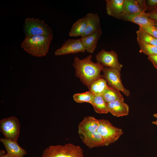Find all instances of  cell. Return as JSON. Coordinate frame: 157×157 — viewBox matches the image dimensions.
<instances>
[{"label": "cell", "mask_w": 157, "mask_h": 157, "mask_svg": "<svg viewBox=\"0 0 157 157\" xmlns=\"http://www.w3.org/2000/svg\"><path fill=\"white\" fill-rule=\"evenodd\" d=\"M92 55L83 59L75 57L73 64L75 75L89 90L92 84L97 80L103 78L100 74L104 66L100 63L92 60Z\"/></svg>", "instance_id": "6da1fadb"}, {"label": "cell", "mask_w": 157, "mask_h": 157, "mask_svg": "<svg viewBox=\"0 0 157 157\" xmlns=\"http://www.w3.org/2000/svg\"><path fill=\"white\" fill-rule=\"evenodd\" d=\"M53 36V35H37L25 38L21 44V47L33 56H44L48 52Z\"/></svg>", "instance_id": "7a4b0ae2"}, {"label": "cell", "mask_w": 157, "mask_h": 157, "mask_svg": "<svg viewBox=\"0 0 157 157\" xmlns=\"http://www.w3.org/2000/svg\"><path fill=\"white\" fill-rule=\"evenodd\" d=\"M41 157H84L81 147L71 143L50 145L45 149Z\"/></svg>", "instance_id": "3957f363"}, {"label": "cell", "mask_w": 157, "mask_h": 157, "mask_svg": "<svg viewBox=\"0 0 157 157\" xmlns=\"http://www.w3.org/2000/svg\"><path fill=\"white\" fill-rule=\"evenodd\" d=\"M23 30L25 38L53 35V31L48 24L44 20L38 18H26L24 21Z\"/></svg>", "instance_id": "277c9868"}, {"label": "cell", "mask_w": 157, "mask_h": 157, "mask_svg": "<svg viewBox=\"0 0 157 157\" xmlns=\"http://www.w3.org/2000/svg\"><path fill=\"white\" fill-rule=\"evenodd\" d=\"M98 122L97 131L103 137L106 146L115 142L123 133L122 129L115 126L108 120L100 119Z\"/></svg>", "instance_id": "5b68a950"}, {"label": "cell", "mask_w": 157, "mask_h": 157, "mask_svg": "<svg viewBox=\"0 0 157 157\" xmlns=\"http://www.w3.org/2000/svg\"><path fill=\"white\" fill-rule=\"evenodd\" d=\"M0 129L5 138L17 142L20 132V125L16 117L12 116L0 120Z\"/></svg>", "instance_id": "8992f818"}, {"label": "cell", "mask_w": 157, "mask_h": 157, "mask_svg": "<svg viewBox=\"0 0 157 157\" xmlns=\"http://www.w3.org/2000/svg\"><path fill=\"white\" fill-rule=\"evenodd\" d=\"M102 71L103 77L106 80L108 85L122 92L126 96H129V90L125 88L122 84L120 78L121 70L118 69L104 67Z\"/></svg>", "instance_id": "52a82bcc"}, {"label": "cell", "mask_w": 157, "mask_h": 157, "mask_svg": "<svg viewBox=\"0 0 157 157\" xmlns=\"http://www.w3.org/2000/svg\"><path fill=\"white\" fill-rule=\"evenodd\" d=\"M97 62L105 67L118 69L121 70L122 65L119 62L117 53L114 51H110L101 50L96 56Z\"/></svg>", "instance_id": "ba28073f"}, {"label": "cell", "mask_w": 157, "mask_h": 157, "mask_svg": "<svg viewBox=\"0 0 157 157\" xmlns=\"http://www.w3.org/2000/svg\"><path fill=\"white\" fill-rule=\"evenodd\" d=\"M85 50L80 38L69 39L63 43L62 46L55 52L56 56H60L71 53L84 52Z\"/></svg>", "instance_id": "9c48e42d"}, {"label": "cell", "mask_w": 157, "mask_h": 157, "mask_svg": "<svg viewBox=\"0 0 157 157\" xmlns=\"http://www.w3.org/2000/svg\"><path fill=\"white\" fill-rule=\"evenodd\" d=\"M148 9L146 1L141 0H125L123 12L120 18L128 15L146 13Z\"/></svg>", "instance_id": "30bf717a"}, {"label": "cell", "mask_w": 157, "mask_h": 157, "mask_svg": "<svg viewBox=\"0 0 157 157\" xmlns=\"http://www.w3.org/2000/svg\"><path fill=\"white\" fill-rule=\"evenodd\" d=\"M78 134L82 142L90 148L106 146L103 137L97 131Z\"/></svg>", "instance_id": "8fae6325"}, {"label": "cell", "mask_w": 157, "mask_h": 157, "mask_svg": "<svg viewBox=\"0 0 157 157\" xmlns=\"http://www.w3.org/2000/svg\"><path fill=\"white\" fill-rule=\"evenodd\" d=\"M120 19L134 23L138 25L139 26L156 24V21L149 18L148 13L131 14L123 16Z\"/></svg>", "instance_id": "7c38bea8"}, {"label": "cell", "mask_w": 157, "mask_h": 157, "mask_svg": "<svg viewBox=\"0 0 157 157\" xmlns=\"http://www.w3.org/2000/svg\"><path fill=\"white\" fill-rule=\"evenodd\" d=\"M0 140L4 146L7 153L12 157H23L27 153L17 142L3 138H1Z\"/></svg>", "instance_id": "4fadbf2b"}, {"label": "cell", "mask_w": 157, "mask_h": 157, "mask_svg": "<svg viewBox=\"0 0 157 157\" xmlns=\"http://www.w3.org/2000/svg\"><path fill=\"white\" fill-rule=\"evenodd\" d=\"M125 0H106V12L109 15L120 18L124 8Z\"/></svg>", "instance_id": "5bb4252c"}, {"label": "cell", "mask_w": 157, "mask_h": 157, "mask_svg": "<svg viewBox=\"0 0 157 157\" xmlns=\"http://www.w3.org/2000/svg\"><path fill=\"white\" fill-rule=\"evenodd\" d=\"M85 17L87 20L86 28L81 37L102 30L99 17L97 14L92 13H88Z\"/></svg>", "instance_id": "9a60e30c"}, {"label": "cell", "mask_w": 157, "mask_h": 157, "mask_svg": "<svg viewBox=\"0 0 157 157\" xmlns=\"http://www.w3.org/2000/svg\"><path fill=\"white\" fill-rule=\"evenodd\" d=\"M108 112L113 115L120 117L127 115L129 113V106L124 102L117 100L107 103Z\"/></svg>", "instance_id": "2e32d148"}, {"label": "cell", "mask_w": 157, "mask_h": 157, "mask_svg": "<svg viewBox=\"0 0 157 157\" xmlns=\"http://www.w3.org/2000/svg\"><path fill=\"white\" fill-rule=\"evenodd\" d=\"M102 33L101 30L81 38L84 47L88 52L93 53Z\"/></svg>", "instance_id": "e0dca14e"}, {"label": "cell", "mask_w": 157, "mask_h": 157, "mask_svg": "<svg viewBox=\"0 0 157 157\" xmlns=\"http://www.w3.org/2000/svg\"><path fill=\"white\" fill-rule=\"evenodd\" d=\"M99 125L98 119L92 116L84 118L78 125V133H86L97 131Z\"/></svg>", "instance_id": "ac0fdd59"}, {"label": "cell", "mask_w": 157, "mask_h": 157, "mask_svg": "<svg viewBox=\"0 0 157 157\" xmlns=\"http://www.w3.org/2000/svg\"><path fill=\"white\" fill-rule=\"evenodd\" d=\"M87 27V20L85 17L78 19L72 26L69 33L70 37H77L83 35Z\"/></svg>", "instance_id": "d6986e66"}, {"label": "cell", "mask_w": 157, "mask_h": 157, "mask_svg": "<svg viewBox=\"0 0 157 157\" xmlns=\"http://www.w3.org/2000/svg\"><path fill=\"white\" fill-rule=\"evenodd\" d=\"M106 103L117 100L124 102L123 96L120 91L117 89L108 85L106 90L101 95Z\"/></svg>", "instance_id": "ffe728a7"}, {"label": "cell", "mask_w": 157, "mask_h": 157, "mask_svg": "<svg viewBox=\"0 0 157 157\" xmlns=\"http://www.w3.org/2000/svg\"><path fill=\"white\" fill-rule=\"evenodd\" d=\"M107 103L102 96L95 95L91 104L95 111L99 114H106L108 112Z\"/></svg>", "instance_id": "44dd1931"}, {"label": "cell", "mask_w": 157, "mask_h": 157, "mask_svg": "<svg viewBox=\"0 0 157 157\" xmlns=\"http://www.w3.org/2000/svg\"><path fill=\"white\" fill-rule=\"evenodd\" d=\"M107 81L103 78L94 82L91 85L90 91L95 95L101 96L107 88Z\"/></svg>", "instance_id": "7402d4cb"}, {"label": "cell", "mask_w": 157, "mask_h": 157, "mask_svg": "<svg viewBox=\"0 0 157 157\" xmlns=\"http://www.w3.org/2000/svg\"><path fill=\"white\" fill-rule=\"evenodd\" d=\"M137 41L157 46V39L143 30L139 27L136 32Z\"/></svg>", "instance_id": "603a6c76"}, {"label": "cell", "mask_w": 157, "mask_h": 157, "mask_svg": "<svg viewBox=\"0 0 157 157\" xmlns=\"http://www.w3.org/2000/svg\"><path fill=\"white\" fill-rule=\"evenodd\" d=\"M95 95L89 90L82 93H76L74 94V100L78 103H88L91 104Z\"/></svg>", "instance_id": "cb8c5ba5"}, {"label": "cell", "mask_w": 157, "mask_h": 157, "mask_svg": "<svg viewBox=\"0 0 157 157\" xmlns=\"http://www.w3.org/2000/svg\"><path fill=\"white\" fill-rule=\"evenodd\" d=\"M140 48V52L148 56L157 54V46L137 41Z\"/></svg>", "instance_id": "d4e9b609"}, {"label": "cell", "mask_w": 157, "mask_h": 157, "mask_svg": "<svg viewBox=\"0 0 157 157\" xmlns=\"http://www.w3.org/2000/svg\"><path fill=\"white\" fill-rule=\"evenodd\" d=\"M139 27L144 31L157 39V26L156 25Z\"/></svg>", "instance_id": "484cf974"}, {"label": "cell", "mask_w": 157, "mask_h": 157, "mask_svg": "<svg viewBox=\"0 0 157 157\" xmlns=\"http://www.w3.org/2000/svg\"><path fill=\"white\" fill-rule=\"evenodd\" d=\"M146 2L148 9L152 10L157 9V0H147Z\"/></svg>", "instance_id": "4316f807"}, {"label": "cell", "mask_w": 157, "mask_h": 157, "mask_svg": "<svg viewBox=\"0 0 157 157\" xmlns=\"http://www.w3.org/2000/svg\"><path fill=\"white\" fill-rule=\"evenodd\" d=\"M148 59L157 69V54L148 56Z\"/></svg>", "instance_id": "83f0119b"}, {"label": "cell", "mask_w": 157, "mask_h": 157, "mask_svg": "<svg viewBox=\"0 0 157 157\" xmlns=\"http://www.w3.org/2000/svg\"><path fill=\"white\" fill-rule=\"evenodd\" d=\"M148 13L149 18L157 21V9L152 10L151 12Z\"/></svg>", "instance_id": "f1b7e54d"}, {"label": "cell", "mask_w": 157, "mask_h": 157, "mask_svg": "<svg viewBox=\"0 0 157 157\" xmlns=\"http://www.w3.org/2000/svg\"><path fill=\"white\" fill-rule=\"evenodd\" d=\"M0 157H12L9 154L7 153L6 154H4L0 156Z\"/></svg>", "instance_id": "f546056e"}, {"label": "cell", "mask_w": 157, "mask_h": 157, "mask_svg": "<svg viewBox=\"0 0 157 157\" xmlns=\"http://www.w3.org/2000/svg\"><path fill=\"white\" fill-rule=\"evenodd\" d=\"M5 153V151L3 150H0V156L4 154Z\"/></svg>", "instance_id": "4dcf8cb0"}, {"label": "cell", "mask_w": 157, "mask_h": 157, "mask_svg": "<svg viewBox=\"0 0 157 157\" xmlns=\"http://www.w3.org/2000/svg\"><path fill=\"white\" fill-rule=\"evenodd\" d=\"M152 124L156 125L157 126V120L155 121H153L152 122Z\"/></svg>", "instance_id": "1f68e13d"}, {"label": "cell", "mask_w": 157, "mask_h": 157, "mask_svg": "<svg viewBox=\"0 0 157 157\" xmlns=\"http://www.w3.org/2000/svg\"><path fill=\"white\" fill-rule=\"evenodd\" d=\"M153 116H154V117H155L156 119L157 120V113L154 114L153 115Z\"/></svg>", "instance_id": "d6a6232c"}, {"label": "cell", "mask_w": 157, "mask_h": 157, "mask_svg": "<svg viewBox=\"0 0 157 157\" xmlns=\"http://www.w3.org/2000/svg\"></svg>", "instance_id": "836d02e7"}]
</instances>
